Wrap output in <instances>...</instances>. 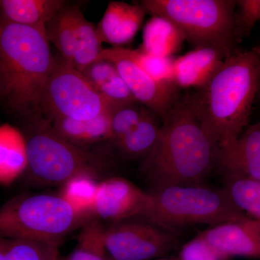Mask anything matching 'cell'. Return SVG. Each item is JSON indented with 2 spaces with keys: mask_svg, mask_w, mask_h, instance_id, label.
<instances>
[{
  "mask_svg": "<svg viewBox=\"0 0 260 260\" xmlns=\"http://www.w3.org/2000/svg\"><path fill=\"white\" fill-rule=\"evenodd\" d=\"M95 179L91 176H78L63 185L59 194L77 211L89 218H93L92 210L99 184Z\"/></svg>",
  "mask_w": 260,
  "mask_h": 260,
  "instance_id": "d4e9b609",
  "label": "cell"
},
{
  "mask_svg": "<svg viewBox=\"0 0 260 260\" xmlns=\"http://www.w3.org/2000/svg\"><path fill=\"white\" fill-rule=\"evenodd\" d=\"M158 139L140 172L153 188L204 184L218 148L202 125L190 93H179L161 119Z\"/></svg>",
  "mask_w": 260,
  "mask_h": 260,
  "instance_id": "6da1fadb",
  "label": "cell"
},
{
  "mask_svg": "<svg viewBox=\"0 0 260 260\" xmlns=\"http://www.w3.org/2000/svg\"><path fill=\"white\" fill-rule=\"evenodd\" d=\"M123 220L104 229V242L114 260L161 258L178 244L174 233L142 219Z\"/></svg>",
  "mask_w": 260,
  "mask_h": 260,
  "instance_id": "30bf717a",
  "label": "cell"
},
{
  "mask_svg": "<svg viewBox=\"0 0 260 260\" xmlns=\"http://www.w3.org/2000/svg\"><path fill=\"white\" fill-rule=\"evenodd\" d=\"M225 59L213 48H195L174 59V83L180 89L203 88L221 67Z\"/></svg>",
  "mask_w": 260,
  "mask_h": 260,
  "instance_id": "2e32d148",
  "label": "cell"
},
{
  "mask_svg": "<svg viewBox=\"0 0 260 260\" xmlns=\"http://www.w3.org/2000/svg\"><path fill=\"white\" fill-rule=\"evenodd\" d=\"M27 167L24 174L38 185L63 186L81 175L100 177L106 158L68 143L47 126L25 137Z\"/></svg>",
  "mask_w": 260,
  "mask_h": 260,
  "instance_id": "52a82bcc",
  "label": "cell"
},
{
  "mask_svg": "<svg viewBox=\"0 0 260 260\" xmlns=\"http://www.w3.org/2000/svg\"><path fill=\"white\" fill-rule=\"evenodd\" d=\"M260 21V0L236 1L235 34L239 42L249 37Z\"/></svg>",
  "mask_w": 260,
  "mask_h": 260,
  "instance_id": "f1b7e54d",
  "label": "cell"
},
{
  "mask_svg": "<svg viewBox=\"0 0 260 260\" xmlns=\"http://www.w3.org/2000/svg\"><path fill=\"white\" fill-rule=\"evenodd\" d=\"M26 167L25 136L10 124L0 125V184H11Z\"/></svg>",
  "mask_w": 260,
  "mask_h": 260,
  "instance_id": "ffe728a7",
  "label": "cell"
},
{
  "mask_svg": "<svg viewBox=\"0 0 260 260\" xmlns=\"http://www.w3.org/2000/svg\"><path fill=\"white\" fill-rule=\"evenodd\" d=\"M178 260H224L208 242L198 235L181 247Z\"/></svg>",
  "mask_w": 260,
  "mask_h": 260,
  "instance_id": "f546056e",
  "label": "cell"
},
{
  "mask_svg": "<svg viewBox=\"0 0 260 260\" xmlns=\"http://www.w3.org/2000/svg\"><path fill=\"white\" fill-rule=\"evenodd\" d=\"M99 58L115 65L136 102L158 114L160 119L180 93V88L175 83L159 81L145 73L128 56L125 48L104 49Z\"/></svg>",
  "mask_w": 260,
  "mask_h": 260,
  "instance_id": "8fae6325",
  "label": "cell"
},
{
  "mask_svg": "<svg viewBox=\"0 0 260 260\" xmlns=\"http://www.w3.org/2000/svg\"><path fill=\"white\" fill-rule=\"evenodd\" d=\"M224 189L236 206L260 223V181L231 178L226 179Z\"/></svg>",
  "mask_w": 260,
  "mask_h": 260,
  "instance_id": "cb8c5ba5",
  "label": "cell"
},
{
  "mask_svg": "<svg viewBox=\"0 0 260 260\" xmlns=\"http://www.w3.org/2000/svg\"><path fill=\"white\" fill-rule=\"evenodd\" d=\"M126 52L137 64L139 65L145 73L154 79L174 83L173 79V63L174 59H172V57L153 55L140 49H126Z\"/></svg>",
  "mask_w": 260,
  "mask_h": 260,
  "instance_id": "4316f807",
  "label": "cell"
},
{
  "mask_svg": "<svg viewBox=\"0 0 260 260\" xmlns=\"http://www.w3.org/2000/svg\"><path fill=\"white\" fill-rule=\"evenodd\" d=\"M148 193L124 178H107L98 184L92 215L97 220L118 223L141 216Z\"/></svg>",
  "mask_w": 260,
  "mask_h": 260,
  "instance_id": "7c38bea8",
  "label": "cell"
},
{
  "mask_svg": "<svg viewBox=\"0 0 260 260\" xmlns=\"http://www.w3.org/2000/svg\"><path fill=\"white\" fill-rule=\"evenodd\" d=\"M140 5L174 24L195 48H213L225 59L239 49L234 0H143Z\"/></svg>",
  "mask_w": 260,
  "mask_h": 260,
  "instance_id": "5b68a950",
  "label": "cell"
},
{
  "mask_svg": "<svg viewBox=\"0 0 260 260\" xmlns=\"http://www.w3.org/2000/svg\"><path fill=\"white\" fill-rule=\"evenodd\" d=\"M0 88H1V81H0Z\"/></svg>",
  "mask_w": 260,
  "mask_h": 260,
  "instance_id": "836d02e7",
  "label": "cell"
},
{
  "mask_svg": "<svg viewBox=\"0 0 260 260\" xmlns=\"http://www.w3.org/2000/svg\"><path fill=\"white\" fill-rule=\"evenodd\" d=\"M216 164L226 179L260 181V120L247 126L232 148L218 150Z\"/></svg>",
  "mask_w": 260,
  "mask_h": 260,
  "instance_id": "5bb4252c",
  "label": "cell"
},
{
  "mask_svg": "<svg viewBox=\"0 0 260 260\" xmlns=\"http://www.w3.org/2000/svg\"><path fill=\"white\" fill-rule=\"evenodd\" d=\"M90 219L59 194L19 195L0 208V237L60 246L67 236Z\"/></svg>",
  "mask_w": 260,
  "mask_h": 260,
  "instance_id": "8992f818",
  "label": "cell"
},
{
  "mask_svg": "<svg viewBox=\"0 0 260 260\" xmlns=\"http://www.w3.org/2000/svg\"><path fill=\"white\" fill-rule=\"evenodd\" d=\"M198 235L224 260L232 256L260 257V223L248 215L212 225Z\"/></svg>",
  "mask_w": 260,
  "mask_h": 260,
  "instance_id": "4fadbf2b",
  "label": "cell"
},
{
  "mask_svg": "<svg viewBox=\"0 0 260 260\" xmlns=\"http://www.w3.org/2000/svg\"><path fill=\"white\" fill-rule=\"evenodd\" d=\"M46 32L61 59L80 72L99 59L104 49L96 27L77 5L65 4L48 22Z\"/></svg>",
  "mask_w": 260,
  "mask_h": 260,
  "instance_id": "9c48e42d",
  "label": "cell"
},
{
  "mask_svg": "<svg viewBox=\"0 0 260 260\" xmlns=\"http://www.w3.org/2000/svg\"><path fill=\"white\" fill-rule=\"evenodd\" d=\"M161 124L160 116L146 108L134 129L114 145L126 158L145 159L156 143Z\"/></svg>",
  "mask_w": 260,
  "mask_h": 260,
  "instance_id": "44dd1931",
  "label": "cell"
},
{
  "mask_svg": "<svg viewBox=\"0 0 260 260\" xmlns=\"http://www.w3.org/2000/svg\"><path fill=\"white\" fill-rule=\"evenodd\" d=\"M59 246L28 239H8L5 260H60Z\"/></svg>",
  "mask_w": 260,
  "mask_h": 260,
  "instance_id": "484cf974",
  "label": "cell"
},
{
  "mask_svg": "<svg viewBox=\"0 0 260 260\" xmlns=\"http://www.w3.org/2000/svg\"><path fill=\"white\" fill-rule=\"evenodd\" d=\"M256 47L259 49V78H258V88H257V93H256V97L255 103L257 104V105L259 106L260 108V44H258L256 46Z\"/></svg>",
  "mask_w": 260,
  "mask_h": 260,
  "instance_id": "1f68e13d",
  "label": "cell"
},
{
  "mask_svg": "<svg viewBox=\"0 0 260 260\" xmlns=\"http://www.w3.org/2000/svg\"><path fill=\"white\" fill-rule=\"evenodd\" d=\"M112 114H104L90 120L55 118L49 119L46 126L68 143L83 148L100 142L110 141Z\"/></svg>",
  "mask_w": 260,
  "mask_h": 260,
  "instance_id": "ac0fdd59",
  "label": "cell"
},
{
  "mask_svg": "<svg viewBox=\"0 0 260 260\" xmlns=\"http://www.w3.org/2000/svg\"><path fill=\"white\" fill-rule=\"evenodd\" d=\"M152 260H178L177 259H168V258H158V259H152Z\"/></svg>",
  "mask_w": 260,
  "mask_h": 260,
  "instance_id": "d6a6232c",
  "label": "cell"
},
{
  "mask_svg": "<svg viewBox=\"0 0 260 260\" xmlns=\"http://www.w3.org/2000/svg\"><path fill=\"white\" fill-rule=\"evenodd\" d=\"M104 229L99 220L90 219L81 228L75 249L60 260H114L104 244Z\"/></svg>",
  "mask_w": 260,
  "mask_h": 260,
  "instance_id": "603a6c76",
  "label": "cell"
},
{
  "mask_svg": "<svg viewBox=\"0 0 260 260\" xmlns=\"http://www.w3.org/2000/svg\"><path fill=\"white\" fill-rule=\"evenodd\" d=\"M145 109L146 107L139 103H135L113 111L109 142L114 144L134 129L141 119Z\"/></svg>",
  "mask_w": 260,
  "mask_h": 260,
  "instance_id": "83f0119b",
  "label": "cell"
},
{
  "mask_svg": "<svg viewBox=\"0 0 260 260\" xmlns=\"http://www.w3.org/2000/svg\"><path fill=\"white\" fill-rule=\"evenodd\" d=\"M148 193V203L140 218L173 233L188 225H217L246 215L225 189L205 184L162 186Z\"/></svg>",
  "mask_w": 260,
  "mask_h": 260,
  "instance_id": "277c9868",
  "label": "cell"
},
{
  "mask_svg": "<svg viewBox=\"0 0 260 260\" xmlns=\"http://www.w3.org/2000/svg\"><path fill=\"white\" fill-rule=\"evenodd\" d=\"M8 239L0 237V260L6 259Z\"/></svg>",
  "mask_w": 260,
  "mask_h": 260,
  "instance_id": "4dcf8cb0",
  "label": "cell"
},
{
  "mask_svg": "<svg viewBox=\"0 0 260 260\" xmlns=\"http://www.w3.org/2000/svg\"><path fill=\"white\" fill-rule=\"evenodd\" d=\"M185 40L174 24L161 17L153 16L145 25L142 50L160 57H172Z\"/></svg>",
  "mask_w": 260,
  "mask_h": 260,
  "instance_id": "7402d4cb",
  "label": "cell"
},
{
  "mask_svg": "<svg viewBox=\"0 0 260 260\" xmlns=\"http://www.w3.org/2000/svg\"><path fill=\"white\" fill-rule=\"evenodd\" d=\"M55 63L46 25L0 20V81L10 106L27 116L40 112L43 90Z\"/></svg>",
  "mask_w": 260,
  "mask_h": 260,
  "instance_id": "3957f363",
  "label": "cell"
},
{
  "mask_svg": "<svg viewBox=\"0 0 260 260\" xmlns=\"http://www.w3.org/2000/svg\"><path fill=\"white\" fill-rule=\"evenodd\" d=\"M64 5L61 0H0V20L28 26L46 25Z\"/></svg>",
  "mask_w": 260,
  "mask_h": 260,
  "instance_id": "d6986e66",
  "label": "cell"
},
{
  "mask_svg": "<svg viewBox=\"0 0 260 260\" xmlns=\"http://www.w3.org/2000/svg\"><path fill=\"white\" fill-rule=\"evenodd\" d=\"M147 13L140 4L112 2L96 27L99 39L114 47L129 44L139 30Z\"/></svg>",
  "mask_w": 260,
  "mask_h": 260,
  "instance_id": "9a60e30c",
  "label": "cell"
},
{
  "mask_svg": "<svg viewBox=\"0 0 260 260\" xmlns=\"http://www.w3.org/2000/svg\"><path fill=\"white\" fill-rule=\"evenodd\" d=\"M259 53L255 47L224 59L203 88L190 93L205 131L218 150L235 144L247 128L257 93Z\"/></svg>",
  "mask_w": 260,
  "mask_h": 260,
  "instance_id": "7a4b0ae2",
  "label": "cell"
},
{
  "mask_svg": "<svg viewBox=\"0 0 260 260\" xmlns=\"http://www.w3.org/2000/svg\"><path fill=\"white\" fill-rule=\"evenodd\" d=\"M113 111L81 72L61 57L55 58L41 99L40 112L45 113L49 120L55 118L90 120Z\"/></svg>",
  "mask_w": 260,
  "mask_h": 260,
  "instance_id": "ba28073f",
  "label": "cell"
},
{
  "mask_svg": "<svg viewBox=\"0 0 260 260\" xmlns=\"http://www.w3.org/2000/svg\"><path fill=\"white\" fill-rule=\"evenodd\" d=\"M93 88L113 108L138 103L132 95L115 65L99 58L81 72Z\"/></svg>",
  "mask_w": 260,
  "mask_h": 260,
  "instance_id": "e0dca14e",
  "label": "cell"
}]
</instances>
